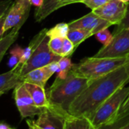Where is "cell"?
Listing matches in <instances>:
<instances>
[{
    "label": "cell",
    "instance_id": "6da1fadb",
    "mask_svg": "<svg viewBox=\"0 0 129 129\" xmlns=\"http://www.w3.org/2000/svg\"><path fill=\"white\" fill-rule=\"evenodd\" d=\"M128 82L127 64L103 77L90 81L87 87L71 105L69 113L75 116H86L91 120L96 109Z\"/></svg>",
    "mask_w": 129,
    "mask_h": 129
},
{
    "label": "cell",
    "instance_id": "7a4b0ae2",
    "mask_svg": "<svg viewBox=\"0 0 129 129\" xmlns=\"http://www.w3.org/2000/svg\"><path fill=\"white\" fill-rule=\"evenodd\" d=\"M89 82L90 80L77 76L71 70L66 77L57 76L51 87L46 90L49 106L64 114H69L71 105Z\"/></svg>",
    "mask_w": 129,
    "mask_h": 129
},
{
    "label": "cell",
    "instance_id": "3957f363",
    "mask_svg": "<svg viewBox=\"0 0 129 129\" xmlns=\"http://www.w3.org/2000/svg\"><path fill=\"white\" fill-rule=\"evenodd\" d=\"M127 62H129V57L95 58L92 56L72 64L71 71L77 76L91 81L113 72Z\"/></svg>",
    "mask_w": 129,
    "mask_h": 129
},
{
    "label": "cell",
    "instance_id": "277c9868",
    "mask_svg": "<svg viewBox=\"0 0 129 129\" xmlns=\"http://www.w3.org/2000/svg\"><path fill=\"white\" fill-rule=\"evenodd\" d=\"M129 96V86L123 87L108 98L95 112L91 121L96 128L115 118Z\"/></svg>",
    "mask_w": 129,
    "mask_h": 129
},
{
    "label": "cell",
    "instance_id": "5b68a950",
    "mask_svg": "<svg viewBox=\"0 0 129 129\" xmlns=\"http://www.w3.org/2000/svg\"><path fill=\"white\" fill-rule=\"evenodd\" d=\"M49 37L46 35L45 38L35 49L29 59L21 67V75L22 78L28 72L54 62L58 61L62 57L52 52L49 47Z\"/></svg>",
    "mask_w": 129,
    "mask_h": 129
},
{
    "label": "cell",
    "instance_id": "8992f818",
    "mask_svg": "<svg viewBox=\"0 0 129 129\" xmlns=\"http://www.w3.org/2000/svg\"><path fill=\"white\" fill-rule=\"evenodd\" d=\"M113 38L106 46H103L95 58H123L129 55V27L112 34Z\"/></svg>",
    "mask_w": 129,
    "mask_h": 129
},
{
    "label": "cell",
    "instance_id": "52a82bcc",
    "mask_svg": "<svg viewBox=\"0 0 129 129\" xmlns=\"http://www.w3.org/2000/svg\"><path fill=\"white\" fill-rule=\"evenodd\" d=\"M30 0H15L10 7L4 25L5 33L15 27H22L28 18L31 8Z\"/></svg>",
    "mask_w": 129,
    "mask_h": 129
},
{
    "label": "cell",
    "instance_id": "ba28073f",
    "mask_svg": "<svg viewBox=\"0 0 129 129\" xmlns=\"http://www.w3.org/2000/svg\"><path fill=\"white\" fill-rule=\"evenodd\" d=\"M14 98L18 109L23 118L39 115L43 109L38 107L27 90L24 83L15 88Z\"/></svg>",
    "mask_w": 129,
    "mask_h": 129
},
{
    "label": "cell",
    "instance_id": "9c48e42d",
    "mask_svg": "<svg viewBox=\"0 0 129 129\" xmlns=\"http://www.w3.org/2000/svg\"><path fill=\"white\" fill-rule=\"evenodd\" d=\"M127 7V3L121 0H110L104 6L92 12L112 25H118L126 15Z\"/></svg>",
    "mask_w": 129,
    "mask_h": 129
},
{
    "label": "cell",
    "instance_id": "30bf717a",
    "mask_svg": "<svg viewBox=\"0 0 129 129\" xmlns=\"http://www.w3.org/2000/svg\"><path fill=\"white\" fill-rule=\"evenodd\" d=\"M69 115L49 106L43 109L35 121L36 124L40 129H64L66 118Z\"/></svg>",
    "mask_w": 129,
    "mask_h": 129
},
{
    "label": "cell",
    "instance_id": "8fae6325",
    "mask_svg": "<svg viewBox=\"0 0 129 129\" xmlns=\"http://www.w3.org/2000/svg\"><path fill=\"white\" fill-rule=\"evenodd\" d=\"M70 29H84L89 30L95 35L97 32L105 28H109L112 24L109 21L103 19L93 12L68 23Z\"/></svg>",
    "mask_w": 129,
    "mask_h": 129
},
{
    "label": "cell",
    "instance_id": "7c38bea8",
    "mask_svg": "<svg viewBox=\"0 0 129 129\" xmlns=\"http://www.w3.org/2000/svg\"><path fill=\"white\" fill-rule=\"evenodd\" d=\"M59 70L58 61L52 62L46 66L34 69L23 77L24 82L37 84L45 87L48 80L52 76L53 74L57 73Z\"/></svg>",
    "mask_w": 129,
    "mask_h": 129
},
{
    "label": "cell",
    "instance_id": "4fadbf2b",
    "mask_svg": "<svg viewBox=\"0 0 129 129\" xmlns=\"http://www.w3.org/2000/svg\"><path fill=\"white\" fill-rule=\"evenodd\" d=\"M21 67L17 64L10 71L0 75V92L6 93L24 83L23 78L21 75Z\"/></svg>",
    "mask_w": 129,
    "mask_h": 129
},
{
    "label": "cell",
    "instance_id": "5bb4252c",
    "mask_svg": "<svg viewBox=\"0 0 129 129\" xmlns=\"http://www.w3.org/2000/svg\"><path fill=\"white\" fill-rule=\"evenodd\" d=\"M24 84L38 107L43 109L49 106L45 87L27 82H24Z\"/></svg>",
    "mask_w": 129,
    "mask_h": 129
},
{
    "label": "cell",
    "instance_id": "9a60e30c",
    "mask_svg": "<svg viewBox=\"0 0 129 129\" xmlns=\"http://www.w3.org/2000/svg\"><path fill=\"white\" fill-rule=\"evenodd\" d=\"M64 129H96L92 121L86 116L69 115L66 118Z\"/></svg>",
    "mask_w": 129,
    "mask_h": 129
},
{
    "label": "cell",
    "instance_id": "2e32d148",
    "mask_svg": "<svg viewBox=\"0 0 129 129\" xmlns=\"http://www.w3.org/2000/svg\"><path fill=\"white\" fill-rule=\"evenodd\" d=\"M21 28V27H15L12 28L8 34L3 36L0 39V62L3 58L7 50L16 41Z\"/></svg>",
    "mask_w": 129,
    "mask_h": 129
},
{
    "label": "cell",
    "instance_id": "e0dca14e",
    "mask_svg": "<svg viewBox=\"0 0 129 129\" xmlns=\"http://www.w3.org/2000/svg\"><path fill=\"white\" fill-rule=\"evenodd\" d=\"M129 123V110L123 113H118V115L98 127L96 129H121Z\"/></svg>",
    "mask_w": 129,
    "mask_h": 129
},
{
    "label": "cell",
    "instance_id": "ac0fdd59",
    "mask_svg": "<svg viewBox=\"0 0 129 129\" xmlns=\"http://www.w3.org/2000/svg\"><path fill=\"white\" fill-rule=\"evenodd\" d=\"M93 35V34L92 32L87 30L70 29L67 34V37L72 42L75 46V48L77 49L81 43H83L85 40L88 39Z\"/></svg>",
    "mask_w": 129,
    "mask_h": 129
},
{
    "label": "cell",
    "instance_id": "d6986e66",
    "mask_svg": "<svg viewBox=\"0 0 129 129\" xmlns=\"http://www.w3.org/2000/svg\"><path fill=\"white\" fill-rule=\"evenodd\" d=\"M55 2V0H43L42 6L39 8H36L34 16L37 22L42 21L54 12L53 6Z\"/></svg>",
    "mask_w": 129,
    "mask_h": 129
},
{
    "label": "cell",
    "instance_id": "ffe728a7",
    "mask_svg": "<svg viewBox=\"0 0 129 129\" xmlns=\"http://www.w3.org/2000/svg\"><path fill=\"white\" fill-rule=\"evenodd\" d=\"M70 28L68 23H60L56 24L51 29H48L47 35L51 37H58L61 38L67 37V34L69 31Z\"/></svg>",
    "mask_w": 129,
    "mask_h": 129
},
{
    "label": "cell",
    "instance_id": "44dd1931",
    "mask_svg": "<svg viewBox=\"0 0 129 129\" xmlns=\"http://www.w3.org/2000/svg\"><path fill=\"white\" fill-rule=\"evenodd\" d=\"M59 64V70L57 72V76L60 78L66 77L69 71L72 67V63L71 61L70 57H62L58 61Z\"/></svg>",
    "mask_w": 129,
    "mask_h": 129
},
{
    "label": "cell",
    "instance_id": "7402d4cb",
    "mask_svg": "<svg viewBox=\"0 0 129 129\" xmlns=\"http://www.w3.org/2000/svg\"><path fill=\"white\" fill-rule=\"evenodd\" d=\"M63 38L58 37H51L49 40V47L50 50L56 55L61 56V48Z\"/></svg>",
    "mask_w": 129,
    "mask_h": 129
},
{
    "label": "cell",
    "instance_id": "603a6c76",
    "mask_svg": "<svg viewBox=\"0 0 129 129\" xmlns=\"http://www.w3.org/2000/svg\"><path fill=\"white\" fill-rule=\"evenodd\" d=\"M23 51H24V49H21L18 46H16L12 49V50L10 52L11 57H10V58L9 60V63H8L9 67L14 68L15 66H17L18 64V62L22 56Z\"/></svg>",
    "mask_w": 129,
    "mask_h": 129
},
{
    "label": "cell",
    "instance_id": "cb8c5ba5",
    "mask_svg": "<svg viewBox=\"0 0 129 129\" xmlns=\"http://www.w3.org/2000/svg\"><path fill=\"white\" fill-rule=\"evenodd\" d=\"M95 37H96V40L103 45V46H108L113 38V35L110 33V31L108 30V28H105V29L101 30L100 31L97 32L95 34Z\"/></svg>",
    "mask_w": 129,
    "mask_h": 129
},
{
    "label": "cell",
    "instance_id": "d4e9b609",
    "mask_svg": "<svg viewBox=\"0 0 129 129\" xmlns=\"http://www.w3.org/2000/svg\"><path fill=\"white\" fill-rule=\"evenodd\" d=\"M75 48L72 42L68 38H63V43L61 48V57H70L75 51Z\"/></svg>",
    "mask_w": 129,
    "mask_h": 129
},
{
    "label": "cell",
    "instance_id": "484cf974",
    "mask_svg": "<svg viewBox=\"0 0 129 129\" xmlns=\"http://www.w3.org/2000/svg\"><path fill=\"white\" fill-rule=\"evenodd\" d=\"M110 0H83L81 3H84L87 7L91 9V11L98 9L107 3H109Z\"/></svg>",
    "mask_w": 129,
    "mask_h": 129
},
{
    "label": "cell",
    "instance_id": "4316f807",
    "mask_svg": "<svg viewBox=\"0 0 129 129\" xmlns=\"http://www.w3.org/2000/svg\"><path fill=\"white\" fill-rule=\"evenodd\" d=\"M127 27H129V3H127V12H126V15H125L124 18L122 20V21L120 23V24L117 25L116 28L114 30L113 34H115V33L120 31L121 30H122L124 28H127Z\"/></svg>",
    "mask_w": 129,
    "mask_h": 129
},
{
    "label": "cell",
    "instance_id": "83f0119b",
    "mask_svg": "<svg viewBox=\"0 0 129 129\" xmlns=\"http://www.w3.org/2000/svg\"><path fill=\"white\" fill-rule=\"evenodd\" d=\"M82 0H55L54 6H53V11L55 12V10L64 7L66 6L73 4V3H81Z\"/></svg>",
    "mask_w": 129,
    "mask_h": 129
},
{
    "label": "cell",
    "instance_id": "f1b7e54d",
    "mask_svg": "<svg viewBox=\"0 0 129 129\" xmlns=\"http://www.w3.org/2000/svg\"><path fill=\"white\" fill-rule=\"evenodd\" d=\"M13 2L12 0H3L0 1V17L3 15L12 6Z\"/></svg>",
    "mask_w": 129,
    "mask_h": 129
},
{
    "label": "cell",
    "instance_id": "f546056e",
    "mask_svg": "<svg viewBox=\"0 0 129 129\" xmlns=\"http://www.w3.org/2000/svg\"><path fill=\"white\" fill-rule=\"evenodd\" d=\"M9 10L3 15H2L1 17H0V39H1L4 36V34H5L4 25H5V23H6V16H7L8 12H9Z\"/></svg>",
    "mask_w": 129,
    "mask_h": 129
},
{
    "label": "cell",
    "instance_id": "4dcf8cb0",
    "mask_svg": "<svg viewBox=\"0 0 129 129\" xmlns=\"http://www.w3.org/2000/svg\"><path fill=\"white\" fill-rule=\"evenodd\" d=\"M128 110H129V96H127V100H125V102L122 105V106H121V109H120L118 113H123V112H127Z\"/></svg>",
    "mask_w": 129,
    "mask_h": 129
},
{
    "label": "cell",
    "instance_id": "1f68e13d",
    "mask_svg": "<svg viewBox=\"0 0 129 129\" xmlns=\"http://www.w3.org/2000/svg\"><path fill=\"white\" fill-rule=\"evenodd\" d=\"M27 125H28V129H40L37 125L36 124V121L34 120L31 119H27L26 121Z\"/></svg>",
    "mask_w": 129,
    "mask_h": 129
},
{
    "label": "cell",
    "instance_id": "d6a6232c",
    "mask_svg": "<svg viewBox=\"0 0 129 129\" xmlns=\"http://www.w3.org/2000/svg\"><path fill=\"white\" fill-rule=\"evenodd\" d=\"M0 129H15L5 121H0Z\"/></svg>",
    "mask_w": 129,
    "mask_h": 129
},
{
    "label": "cell",
    "instance_id": "836d02e7",
    "mask_svg": "<svg viewBox=\"0 0 129 129\" xmlns=\"http://www.w3.org/2000/svg\"><path fill=\"white\" fill-rule=\"evenodd\" d=\"M30 3L32 6H34L37 8H39L43 4V0H30Z\"/></svg>",
    "mask_w": 129,
    "mask_h": 129
},
{
    "label": "cell",
    "instance_id": "e575fe53",
    "mask_svg": "<svg viewBox=\"0 0 129 129\" xmlns=\"http://www.w3.org/2000/svg\"><path fill=\"white\" fill-rule=\"evenodd\" d=\"M121 129H129V123L127 124H126L125 126H124L123 127H121Z\"/></svg>",
    "mask_w": 129,
    "mask_h": 129
},
{
    "label": "cell",
    "instance_id": "d590c367",
    "mask_svg": "<svg viewBox=\"0 0 129 129\" xmlns=\"http://www.w3.org/2000/svg\"><path fill=\"white\" fill-rule=\"evenodd\" d=\"M122 2H124V3H129V0H121Z\"/></svg>",
    "mask_w": 129,
    "mask_h": 129
},
{
    "label": "cell",
    "instance_id": "8d00e7d4",
    "mask_svg": "<svg viewBox=\"0 0 129 129\" xmlns=\"http://www.w3.org/2000/svg\"><path fill=\"white\" fill-rule=\"evenodd\" d=\"M127 57H129V55H127ZM127 69H129V62H127Z\"/></svg>",
    "mask_w": 129,
    "mask_h": 129
},
{
    "label": "cell",
    "instance_id": "74e56055",
    "mask_svg": "<svg viewBox=\"0 0 129 129\" xmlns=\"http://www.w3.org/2000/svg\"><path fill=\"white\" fill-rule=\"evenodd\" d=\"M3 93H1V92H0V96H2V95H3Z\"/></svg>",
    "mask_w": 129,
    "mask_h": 129
},
{
    "label": "cell",
    "instance_id": "f35d334b",
    "mask_svg": "<svg viewBox=\"0 0 129 129\" xmlns=\"http://www.w3.org/2000/svg\"><path fill=\"white\" fill-rule=\"evenodd\" d=\"M82 1H83V0H82ZM82 1H81V2H82Z\"/></svg>",
    "mask_w": 129,
    "mask_h": 129
}]
</instances>
